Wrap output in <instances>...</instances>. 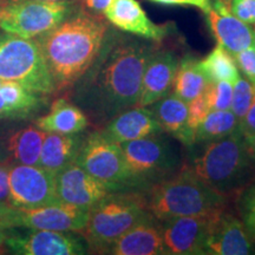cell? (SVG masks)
<instances>
[{
    "instance_id": "6da1fadb",
    "label": "cell",
    "mask_w": 255,
    "mask_h": 255,
    "mask_svg": "<svg viewBox=\"0 0 255 255\" xmlns=\"http://www.w3.org/2000/svg\"><path fill=\"white\" fill-rule=\"evenodd\" d=\"M157 49L151 40L108 32L97 58L77 81L76 102L100 124L136 107L146 63Z\"/></svg>"
},
{
    "instance_id": "7a4b0ae2",
    "label": "cell",
    "mask_w": 255,
    "mask_h": 255,
    "mask_svg": "<svg viewBox=\"0 0 255 255\" xmlns=\"http://www.w3.org/2000/svg\"><path fill=\"white\" fill-rule=\"evenodd\" d=\"M109 32L103 17L72 12L62 23L37 37L56 90L75 85L94 64Z\"/></svg>"
},
{
    "instance_id": "3957f363",
    "label": "cell",
    "mask_w": 255,
    "mask_h": 255,
    "mask_svg": "<svg viewBox=\"0 0 255 255\" xmlns=\"http://www.w3.org/2000/svg\"><path fill=\"white\" fill-rule=\"evenodd\" d=\"M146 209L155 219L163 220L207 214L227 206V196L219 193L187 167L142 190Z\"/></svg>"
},
{
    "instance_id": "277c9868",
    "label": "cell",
    "mask_w": 255,
    "mask_h": 255,
    "mask_svg": "<svg viewBox=\"0 0 255 255\" xmlns=\"http://www.w3.org/2000/svg\"><path fill=\"white\" fill-rule=\"evenodd\" d=\"M206 144L186 165L196 177L226 196L250 180L255 157L240 131Z\"/></svg>"
},
{
    "instance_id": "5b68a950",
    "label": "cell",
    "mask_w": 255,
    "mask_h": 255,
    "mask_svg": "<svg viewBox=\"0 0 255 255\" xmlns=\"http://www.w3.org/2000/svg\"><path fill=\"white\" fill-rule=\"evenodd\" d=\"M148 214L141 190L111 191L89 209L87 223L81 233L90 250L108 253L121 235Z\"/></svg>"
},
{
    "instance_id": "8992f818",
    "label": "cell",
    "mask_w": 255,
    "mask_h": 255,
    "mask_svg": "<svg viewBox=\"0 0 255 255\" xmlns=\"http://www.w3.org/2000/svg\"><path fill=\"white\" fill-rule=\"evenodd\" d=\"M0 79L21 84L40 96L56 92V85L36 39L0 33Z\"/></svg>"
},
{
    "instance_id": "52a82bcc",
    "label": "cell",
    "mask_w": 255,
    "mask_h": 255,
    "mask_svg": "<svg viewBox=\"0 0 255 255\" xmlns=\"http://www.w3.org/2000/svg\"><path fill=\"white\" fill-rule=\"evenodd\" d=\"M137 190H144L180 170L176 148L162 133L121 144Z\"/></svg>"
},
{
    "instance_id": "ba28073f",
    "label": "cell",
    "mask_w": 255,
    "mask_h": 255,
    "mask_svg": "<svg viewBox=\"0 0 255 255\" xmlns=\"http://www.w3.org/2000/svg\"><path fill=\"white\" fill-rule=\"evenodd\" d=\"M76 163L110 191L137 190L122 146L103 131H95L83 138Z\"/></svg>"
},
{
    "instance_id": "9c48e42d",
    "label": "cell",
    "mask_w": 255,
    "mask_h": 255,
    "mask_svg": "<svg viewBox=\"0 0 255 255\" xmlns=\"http://www.w3.org/2000/svg\"><path fill=\"white\" fill-rule=\"evenodd\" d=\"M72 12L73 2L0 0V30L34 39L56 27Z\"/></svg>"
},
{
    "instance_id": "30bf717a",
    "label": "cell",
    "mask_w": 255,
    "mask_h": 255,
    "mask_svg": "<svg viewBox=\"0 0 255 255\" xmlns=\"http://www.w3.org/2000/svg\"><path fill=\"white\" fill-rule=\"evenodd\" d=\"M88 214L89 209L60 202L32 209L11 207L0 210V220L6 231L24 227L37 231L81 233L85 227Z\"/></svg>"
},
{
    "instance_id": "8fae6325",
    "label": "cell",
    "mask_w": 255,
    "mask_h": 255,
    "mask_svg": "<svg viewBox=\"0 0 255 255\" xmlns=\"http://www.w3.org/2000/svg\"><path fill=\"white\" fill-rule=\"evenodd\" d=\"M9 199L14 208L32 209L60 203L56 175L39 165L15 164L8 169Z\"/></svg>"
},
{
    "instance_id": "7c38bea8",
    "label": "cell",
    "mask_w": 255,
    "mask_h": 255,
    "mask_svg": "<svg viewBox=\"0 0 255 255\" xmlns=\"http://www.w3.org/2000/svg\"><path fill=\"white\" fill-rule=\"evenodd\" d=\"M219 210L207 214L177 216L161 221L167 255L205 254L210 226Z\"/></svg>"
},
{
    "instance_id": "4fadbf2b",
    "label": "cell",
    "mask_w": 255,
    "mask_h": 255,
    "mask_svg": "<svg viewBox=\"0 0 255 255\" xmlns=\"http://www.w3.org/2000/svg\"><path fill=\"white\" fill-rule=\"evenodd\" d=\"M4 244L13 254L20 255H82L88 244L72 232L30 229L28 233L6 235Z\"/></svg>"
},
{
    "instance_id": "5bb4252c",
    "label": "cell",
    "mask_w": 255,
    "mask_h": 255,
    "mask_svg": "<svg viewBox=\"0 0 255 255\" xmlns=\"http://www.w3.org/2000/svg\"><path fill=\"white\" fill-rule=\"evenodd\" d=\"M255 253L253 235L244 221L225 208L216 213L208 238L205 254L248 255Z\"/></svg>"
},
{
    "instance_id": "9a60e30c",
    "label": "cell",
    "mask_w": 255,
    "mask_h": 255,
    "mask_svg": "<svg viewBox=\"0 0 255 255\" xmlns=\"http://www.w3.org/2000/svg\"><path fill=\"white\" fill-rule=\"evenodd\" d=\"M56 189L60 202L90 209L111 191L76 162L56 174Z\"/></svg>"
},
{
    "instance_id": "2e32d148",
    "label": "cell",
    "mask_w": 255,
    "mask_h": 255,
    "mask_svg": "<svg viewBox=\"0 0 255 255\" xmlns=\"http://www.w3.org/2000/svg\"><path fill=\"white\" fill-rule=\"evenodd\" d=\"M178 59L173 51L158 49L146 63L136 107L149 108L170 94Z\"/></svg>"
},
{
    "instance_id": "e0dca14e",
    "label": "cell",
    "mask_w": 255,
    "mask_h": 255,
    "mask_svg": "<svg viewBox=\"0 0 255 255\" xmlns=\"http://www.w3.org/2000/svg\"><path fill=\"white\" fill-rule=\"evenodd\" d=\"M104 18L120 31L156 43L170 32L167 25L155 24L137 0H114Z\"/></svg>"
},
{
    "instance_id": "ac0fdd59",
    "label": "cell",
    "mask_w": 255,
    "mask_h": 255,
    "mask_svg": "<svg viewBox=\"0 0 255 255\" xmlns=\"http://www.w3.org/2000/svg\"><path fill=\"white\" fill-rule=\"evenodd\" d=\"M107 254L113 255H167L161 221L150 213L128 229L111 245Z\"/></svg>"
},
{
    "instance_id": "d6986e66",
    "label": "cell",
    "mask_w": 255,
    "mask_h": 255,
    "mask_svg": "<svg viewBox=\"0 0 255 255\" xmlns=\"http://www.w3.org/2000/svg\"><path fill=\"white\" fill-rule=\"evenodd\" d=\"M219 45L225 47L233 56L253 45V30L229 11L227 5L220 0H212V8L206 14Z\"/></svg>"
},
{
    "instance_id": "ffe728a7",
    "label": "cell",
    "mask_w": 255,
    "mask_h": 255,
    "mask_svg": "<svg viewBox=\"0 0 255 255\" xmlns=\"http://www.w3.org/2000/svg\"><path fill=\"white\" fill-rule=\"evenodd\" d=\"M119 144L159 135L163 132L154 114L148 108L133 107L114 117L103 131Z\"/></svg>"
},
{
    "instance_id": "44dd1931",
    "label": "cell",
    "mask_w": 255,
    "mask_h": 255,
    "mask_svg": "<svg viewBox=\"0 0 255 255\" xmlns=\"http://www.w3.org/2000/svg\"><path fill=\"white\" fill-rule=\"evenodd\" d=\"M149 108L164 132L178 139L188 148L195 144V135L188 127L187 102L175 94H169Z\"/></svg>"
},
{
    "instance_id": "7402d4cb",
    "label": "cell",
    "mask_w": 255,
    "mask_h": 255,
    "mask_svg": "<svg viewBox=\"0 0 255 255\" xmlns=\"http://www.w3.org/2000/svg\"><path fill=\"white\" fill-rule=\"evenodd\" d=\"M82 141L77 133L47 132L41 146L39 167L55 175L59 173L76 161Z\"/></svg>"
},
{
    "instance_id": "603a6c76",
    "label": "cell",
    "mask_w": 255,
    "mask_h": 255,
    "mask_svg": "<svg viewBox=\"0 0 255 255\" xmlns=\"http://www.w3.org/2000/svg\"><path fill=\"white\" fill-rule=\"evenodd\" d=\"M36 126L46 132L79 133L89 126V117L77 105L58 98L51 105L49 114L36 121Z\"/></svg>"
},
{
    "instance_id": "cb8c5ba5",
    "label": "cell",
    "mask_w": 255,
    "mask_h": 255,
    "mask_svg": "<svg viewBox=\"0 0 255 255\" xmlns=\"http://www.w3.org/2000/svg\"><path fill=\"white\" fill-rule=\"evenodd\" d=\"M208 83V79L200 68L199 59L193 56H186L178 60L173 84L174 94L177 97L188 103L205 94Z\"/></svg>"
},
{
    "instance_id": "d4e9b609",
    "label": "cell",
    "mask_w": 255,
    "mask_h": 255,
    "mask_svg": "<svg viewBox=\"0 0 255 255\" xmlns=\"http://www.w3.org/2000/svg\"><path fill=\"white\" fill-rule=\"evenodd\" d=\"M46 131L36 127L19 130L8 138L7 149L19 164L39 165L40 151Z\"/></svg>"
},
{
    "instance_id": "484cf974",
    "label": "cell",
    "mask_w": 255,
    "mask_h": 255,
    "mask_svg": "<svg viewBox=\"0 0 255 255\" xmlns=\"http://www.w3.org/2000/svg\"><path fill=\"white\" fill-rule=\"evenodd\" d=\"M199 64L208 82L225 81L234 84L240 77L234 56L219 44L205 58L199 60Z\"/></svg>"
},
{
    "instance_id": "4316f807",
    "label": "cell",
    "mask_w": 255,
    "mask_h": 255,
    "mask_svg": "<svg viewBox=\"0 0 255 255\" xmlns=\"http://www.w3.org/2000/svg\"><path fill=\"white\" fill-rule=\"evenodd\" d=\"M240 122L233 111L210 110L195 132V143H208L223 138L239 130Z\"/></svg>"
},
{
    "instance_id": "83f0119b",
    "label": "cell",
    "mask_w": 255,
    "mask_h": 255,
    "mask_svg": "<svg viewBox=\"0 0 255 255\" xmlns=\"http://www.w3.org/2000/svg\"><path fill=\"white\" fill-rule=\"evenodd\" d=\"M255 98V87L241 76L233 84V96L231 110L237 116L239 122L244 119Z\"/></svg>"
},
{
    "instance_id": "f1b7e54d",
    "label": "cell",
    "mask_w": 255,
    "mask_h": 255,
    "mask_svg": "<svg viewBox=\"0 0 255 255\" xmlns=\"http://www.w3.org/2000/svg\"><path fill=\"white\" fill-rule=\"evenodd\" d=\"M203 95L210 110H229L232 104L233 83L209 82Z\"/></svg>"
},
{
    "instance_id": "f546056e",
    "label": "cell",
    "mask_w": 255,
    "mask_h": 255,
    "mask_svg": "<svg viewBox=\"0 0 255 255\" xmlns=\"http://www.w3.org/2000/svg\"><path fill=\"white\" fill-rule=\"evenodd\" d=\"M188 127L195 135L197 128L206 119V116L210 111L208 103H207L205 95H201L199 97L194 98L188 102Z\"/></svg>"
},
{
    "instance_id": "4dcf8cb0",
    "label": "cell",
    "mask_w": 255,
    "mask_h": 255,
    "mask_svg": "<svg viewBox=\"0 0 255 255\" xmlns=\"http://www.w3.org/2000/svg\"><path fill=\"white\" fill-rule=\"evenodd\" d=\"M240 212L242 221L251 234L255 238V184L245 191L240 201Z\"/></svg>"
},
{
    "instance_id": "1f68e13d",
    "label": "cell",
    "mask_w": 255,
    "mask_h": 255,
    "mask_svg": "<svg viewBox=\"0 0 255 255\" xmlns=\"http://www.w3.org/2000/svg\"><path fill=\"white\" fill-rule=\"evenodd\" d=\"M234 59L240 71L247 81L255 87V46L252 45L234 55Z\"/></svg>"
},
{
    "instance_id": "d6a6232c",
    "label": "cell",
    "mask_w": 255,
    "mask_h": 255,
    "mask_svg": "<svg viewBox=\"0 0 255 255\" xmlns=\"http://www.w3.org/2000/svg\"><path fill=\"white\" fill-rule=\"evenodd\" d=\"M229 11L241 21L255 25V0H231Z\"/></svg>"
},
{
    "instance_id": "836d02e7",
    "label": "cell",
    "mask_w": 255,
    "mask_h": 255,
    "mask_svg": "<svg viewBox=\"0 0 255 255\" xmlns=\"http://www.w3.org/2000/svg\"><path fill=\"white\" fill-rule=\"evenodd\" d=\"M154 4L164 6H189L196 7L207 14L212 8V0H149Z\"/></svg>"
},
{
    "instance_id": "e575fe53",
    "label": "cell",
    "mask_w": 255,
    "mask_h": 255,
    "mask_svg": "<svg viewBox=\"0 0 255 255\" xmlns=\"http://www.w3.org/2000/svg\"><path fill=\"white\" fill-rule=\"evenodd\" d=\"M8 169V165L0 163V210L13 207L11 203V199H9Z\"/></svg>"
},
{
    "instance_id": "d590c367",
    "label": "cell",
    "mask_w": 255,
    "mask_h": 255,
    "mask_svg": "<svg viewBox=\"0 0 255 255\" xmlns=\"http://www.w3.org/2000/svg\"><path fill=\"white\" fill-rule=\"evenodd\" d=\"M241 135L246 139V142H250L255 135V98L252 103L251 108L248 109L247 114L245 115L244 119L241 120L240 126H239Z\"/></svg>"
},
{
    "instance_id": "8d00e7d4",
    "label": "cell",
    "mask_w": 255,
    "mask_h": 255,
    "mask_svg": "<svg viewBox=\"0 0 255 255\" xmlns=\"http://www.w3.org/2000/svg\"><path fill=\"white\" fill-rule=\"evenodd\" d=\"M113 2L114 0H82V5L87 9L85 12L98 17H104L105 12Z\"/></svg>"
},
{
    "instance_id": "74e56055",
    "label": "cell",
    "mask_w": 255,
    "mask_h": 255,
    "mask_svg": "<svg viewBox=\"0 0 255 255\" xmlns=\"http://www.w3.org/2000/svg\"><path fill=\"white\" fill-rule=\"evenodd\" d=\"M0 83H1V79H0ZM8 119L7 109H6V105L4 103V100L1 97V91H0V120Z\"/></svg>"
},
{
    "instance_id": "f35d334b",
    "label": "cell",
    "mask_w": 255,
    "mask_h": 255,
    "mask_svg": "<svg viewBox=\"0 0 255 255\" xmlns=\"http://www.w3.org/2000/svg\"><path fill=\"white\" fill-rule=\"evenodd\" d=\"M6 228L4 227V225H2L1 220H0V245L4 244L5 241V238H6Z\"/></svg>"
},
{
    "instance_id": "ab89813d",
    "label": "cell",
    "mask_w": 255,
    "mask_h": 255,
    "mask_svg": "<svg viewBox=\"0 0 255 255\" xmlns=\"http://www.w3.org/2000/svg\"><path fill=\"white\" fill-rule=\"evenodd\" d=\"M247 144H248V146H250L251 152H252V154H253V156L255 157V135H254V137L251 139L250 142H247Z\"/></svg>"
},
{
    "instance_id": "60d3db41",
    "label": "cell",
    "mask_w": 255,
    "mask_h": 255,
    "mask_svg": "<svg viewBox=\"0 0 255 255\" xmlns=\"http://www.w3.org/2000/svg\"><path fill=\"white\" fill-rule=\"evenodd\" d=\"M40 1H52V2H75V0H40Z\"/></svg>"
},
{
    "instance_id": "b9f144b4",
    "label": "cell",
    "mask_w": 255,
    "mask_h": 255,
    "mask_svg": "<svg viewBox=\"0 0 255 255\" xmlns=\"http://www.w3.org/2000/svg\"><path fill=\"white\" fill-rule=\"evenodd\" d=\"M220 1H222L225 5L229 6V1H231V0H220Z\"/></svg>"
},
{
    "instance_id": "7bdbcfd3",
    "label": "cell",
    "mask_w": 255,
    "mask_h": 255,
    "mask_svg": "<svg viewBox=\"0 0 255 255\" xmlns=\"http://www.w3.org/2000/svg\"><path fill=\"white\" fill-rule=\"evenodd\" d=\"M253 45L255 46V30L253 31Z\"/></svg>"
}]
</instances>
